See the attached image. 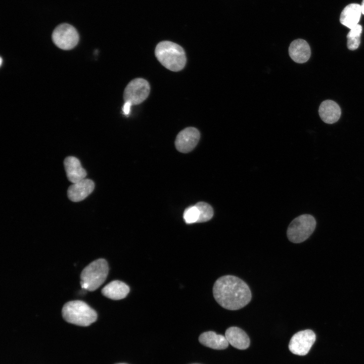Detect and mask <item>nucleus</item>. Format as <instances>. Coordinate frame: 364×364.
I'll list each match as a JSON object with an SVG mask.
<instances>
[{
	"label": "nucleus",
	"mask_w": 364,
	"mask_h": 364,
	"mask_svg": "<svg viewBox=\"0 0 364 364\" xmlns=\"http://www.w3.org/2000/svg\"><path fill=\"white\" fill-rule=\"evenodd\" d=\"M213 294L221 307L231 310L244 307L252 298L248 285L241 279L232 275L218 278L214 284Z\"/></svg>",
	"instance_id": "1"
},
{
	"label": "nucleus",
	"mask_w": 364,
	"mask_h": 364,
	"mask_svg": "<svg viewBox=\"0 0 364 364\" xmlns=\"http://www.w3.org/2000/svg\"><path fill=\"white\" fill-rule=\"evenodd\" d=\"M155 55L159 62L166 68L177 72L182 70L187 61L184 49L169 41H162L157 44Z\"/></svg>",
	"instance_id": "2"
},
{
	"label": "nucleus",
	"mask_w": 364,
	"mask_h": 364,
	"mask_svg": "<svg viewBox=\"0 0 364 364\" xmlns=\"http://www.w3.org/2000/svg\"><path fill=\"white\" fill-rule=\"evenodd\" d=\"M63 318L68 323L80 326H88L96 321L97 313L86 303L81 300L66 303L62 310Z\"/></svg>",
	"instance_id": "3"
},
{
	"label": "nucleus",
	"mask_w": 364,
	"mask_h": 364,
	"mask_svg": "<svg viewBox=\"0 0 364 364\" xmlns=\"http://www.w3.org/2000/svg\"><path fill=\"white\" fill-rule=\"evenodd\" d=\"M109 271L107 261L103 258L94 260L81 271L80 285L82 288L94 291L105 282Z\"/></svg>",
	"instance_id": "4"
},
{
	"label": "nucleus",
	"mask_w": 364,
	"mask_h": 364,
	"mask_svg": "<svg viewBox=\"0 0 364 364\" xmlns=\"http://www.w3.org/2000/svg\"><path fill=\"white\" fill-rule=\"evenodd\" d=\"M315 226L316 221L313 216L306 214L301 215L289 224L287 231V237L293 243H301L309 237Z\"/></svg>",
	"instance_id": "5"
},
{
	"label": "nucleus",
	"mask_w": 364,
	"mask_h": 364,
	"mask_svg": "<svg viewBox=\"0 0 364 364\" xmlns=\"http://www.w3.org/2000/svg\"><path fill=\"white\" fill-rule=\"evenodd\" d=\"M150 91V86L146 80L142 78H135L130 81L124 89V102L131 105L140 104L147 98Z\"/></svg>",
	"instance_id": "6"
},
{
	"label": "nucleus",
	"mask_w": 364,
	"mask_h": 364,
	"mask_svg": "<svg viewBox=\"0 0 364 364\" xmlns=\"http://www.w3.org/2000/svg\"><path fill=\"white\" fill-rule=\"evenodd\" d=\"M52 39L60 49L68 50L74 48L79 40V35L72 25L63 23L58 25L53 31Z\"/></svg>",
	"instance_id": "7"
},
{
	"label": "nucleus",
	"mask_w": 364,
	"mask_h": 364,
	"mask_svg": "<svg viewBox=\"0 0 364 364\" xmlns=\"http://www.w3.org/2000/svg\"><path fill=\"white\" fill-rule=\"evenodd\" d=\"M315 339L316 335L311 330L299 331L291 338L289 349L294 354L305 355L310 350Z\"/></svg>",
	"instance_id": "8"
},
{
	"label": "nucleus",
	"mask_w": 364,
	"mask_h": 364,
	"mask_svg": "<svg viewBox=\"0 0 364 364\" xmlns=\"http://www.w3.org/2000/svg\"><path fill=\"white\" fill-rule=\"evenodd\" d=\"M200 138V132L196 128L187 127L177 134L175 141V147L180 152H190L196 146Z\"/></svg>",
	"instance_id": "9"
},
{
	"label": "nucleus",
	"mask_w": 364,
	"mask_h": 364,
	"mask_svg": "<svg viewBox=\"0 0 364 364\" xmlns=\"http://www.w3.org/2000/svg\"><path fill=\"white\" fill-rule=\"evenodd\" d=\"M94 182L88 178H84L71 185L67 191L68 198L77 202L85 199L94 190Z\"/></svg>",
	"instance_id": "10"
},
{
	"label": "nucleus",
	"mask_w": 364,
	"mask_h": 364,
	"mask_svg": "<svg viewBox=\"0 0 364 364\" xmlns=\"http://www.w3.org/2000/svg\"><path fill=\"white\" fill-rule=\"evenodd\" d=\"M64 165L67 178L73 184L85 178L86 176L85 170L82 167L79 159L75 157H66Z\"/></svg>",
	"instance_id": "11"
},
{
	"label": "nucleus",
	"mask_w": 364,
	"mask_h": 364,
	"mask_svg": "<svg viewBox=\"0 0 364 364\" xmlns=\"http://www.w3.org/2000/svg\"><path fill=\"white\" fill-rule=\"evenodd\" d=\"M289 54L291 58L298 63L307 62L311 55L308 43L302 39L293 40L289 47Z\"/></svg>",
	"instance_id": "12"
},
{
	"label": "nucleus",
	"mask_w": 364,
	"mask_h": 364,
	"mask_svg": "<svg viewBox=\"0 0 364 364\" xmlns=\"http://www.w3.org/2000/svg\"><path fill=\"white\" fill-rule=\"evenodd\" d=\"M225 336L229 343L235 348L243 350L249 346L250 339L248 336L240 328H229L225 331Z\"/></svg>",
	"instance_id": "13"
},
{
	"label": "nucleus",
	"mask_w": 364,
	"mask_h": 364,
	"mask_svg": "<svg viewBox=\"0 0 364 364\" xmlns=\"http://www.w3.org/2000/svg\"><path fill=\"white\" fill-rule=\"evenodd\" d=\"M361 13L360 5L350 4L342 10L340 17V23L349 29L358 24Z\"/></svg>",
	"instance_id": "14"
},
{
	"label": "nucleus",
	"mask_w": 364,
	"mask_h": 364,
	"mask_svg": "<svg viewBox=\"0 0 364 364\" xmlns=\"http://www.w3.org/2000/svg\"><path fill=\"white\" fill-rule=\"evenodd\" d=\"M318 113L324 122L332 124L337 122L340 118L341 109L339 105L334 101L326 100L321 103Z\"/></svg>",
	"instance_id": "15"
},
{
	"label": "nucleus",
	"mask_w": 364,
	"mask_h": 364,
	"mask_svg": "<svg viewBox=\"0 0 364 364\" xmlns=\"http://www.w3.org/2000/svg\"><path fill=\"white\" fill-rule=\"evenodd\" d=\"M102 294L111 299L120 300L125 298L129 292L128 285L120 281H113L102 290Z\"/></svg>",
	"instance_id": "16"
},
{
	"label": "nucleus",
	"mask_w": 364,
	"mask_h": 364,
	"mask_svg": "<svg viewBox=\"0 0 364 364\" xmlns=\"http://www.w3.org/2000/svg\"><path fill=\"white\" fill-rule=\"evenodd\" d=\"M199 341L206 347L217 350L224 349L229 344L225 336L217 334L213 331L205 332L201 334Z\"/></svg>",
	"instance_id": "17"
},
{
	"label": "nucleus",
	"mask_w": 364,
	"mask_h": 364,
	"mask_svg": "<svg viewBox=\"0 0 364 364\" xmlns=\"http://www.w3.org/2000/svg\"><path fill=\"white\" fill-rule=\"evenodd\" d=\"M362 32V27L360 24H357L350 29L347 35V48L350 50L357 49L360 43V35Z\"/></svg>",
	"instance_id": "18"
},
{
	"label": "nucleus",
	"mask_w": 364,
	"mask_h": 364,
	"mask_svg": "<svg viewBox=\"0 0 364 364\" xmlns=\"http://www.w3.org/2000/svg\"><path fill=\"white\" fill-rule=\"evenodd\" d=\"M199 212V217L197 222H204L211 219L213 215L212 207L204 202H199L196 205Z\"/></svg>",
	"instance_id": "19"
},
{
	"label": "nucleus",
	"mask_w": 364,
	"mask_h": 364,
	"mask_svg": "<svg viewBox=\"0 0 364 364\" xmlns=\"http://www.w3.org/2000/svg\"><path fill=\"white\" fill-rule=\"evenodd\" d=\"M199 217V212L196 205L186 208L184 212L183 217L187 223L197 222Z\"/></svg>",
	"instance_id": "20"
},
{
	"label": "nucleus",
	"mask_w": 364,
	"mask_h": 364,
	"mask_svg": "<svg viewBox=\"0 0 364 364\" xmlns=\"http://www.w3.org/2000/svg\"><path fill=\"white\" fill-rule=\"evenodd\" d=\"M131 105L129 103L124 102L122 111L125 115H128L130 112V108Z\"/></svg>",
	"instance_id": "21"
},
{
	"label": "nucleus",
	"mask_w": 364,
	"mask_h": 364,
	"mask_svg": "<svg viewBox=\"0 0 364 364\" xmlns=\"http://www.w3.org/2000/svg\"><path fill=\"white\" fill-rule=\"evenodd\" d=\"M361 13L364 15V0H362L360 5Z\"/></svg>",
	"instance_id": "22"
},
{
	"label": "nucleus",
	"mask_w": 364,
	"mask_h": 364,
	"mask_svg": "<svg viewBox=\"0 0 364 364\" xmlns=\"http://www.w3.org/2000/svg\"><path fill=\"white\" fill-rule=\"evenodd\" d=\"M2 59L1 58V65H2Z\"/></svg>",
	"instance_id": "23"
},
{
	"label": "nucleus",
	"mask_w": 364,
	"mask_h": 364,
	"mask_svg": "<svg viewBox=\"0 0 364 364\" xmlns=\"http://www.w3.org/2000/svg\"><path fill=\"white\" fill-rule=\"evenodd\" d=\"M117 364H126V363H117Z\"/></svg>",
	"instance_id": "24"
},
{
	"label": "nucleus",
	"mask_w": 364,
	"mask_h": 364,
	"mask_svg": "<svg viewBox=\"0 0 364 364\" xmlns=\"http://www.w3.org/2000/svg\"><path fill=\"white\" fill-rule=\"evenodd\" d=\"M193 364H198V363H193Z\"/></svg>",
	"instance_id": "25"
}]
</instances>
